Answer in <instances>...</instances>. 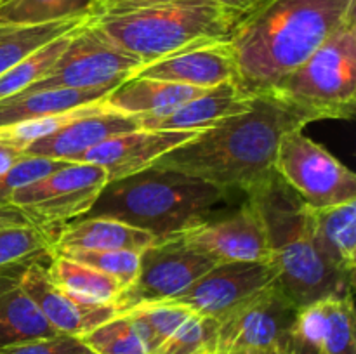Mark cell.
I'll use <instances>...</instances> for the list:
<instances>
[{
  "mask_svg": "<svg viewBox=\"0 0 356 354\" xmlns=\"http://www.w3.org/2000/svg\"><path fill=\"white\" fill-rule=\"evenodd\" d=\"M66 163L65 160L42 158V156H26L17 160L13 167L0 174V205H9L10 196L16 193L19 187L33 183L49 176L54 170L61 169Z\"/></svg>",
  "mask_w": 356,
  "mask_h": 354,
  "instance_id": "34",
  "label": "cell"
},
{
  "mask_svg": "<svg viewBox=\"0 0 356 354\" xmlns=\"http://www.w3.org/2000/svg\"><path fill=\"white\" fill-rule=\"evenodd\" d=\"M138 128H141L138 117L118 113L101 101L87 106L49 134L31 141L24 148V155L72 162L75 156L96 148L106 139Z\"/></svg>",
  "mask_w": 356,
  "mask_h": 354,
  "instance_id": "14",
  "label": "cell"
},
{
  "mask_svg": "<svg viewBox=\"0 0 356 354\" xmlns=\"http://www.w3.org/2000/svg\"><path fill=\"white\" fill-rule=\"evenodd\" d=\"M299 309L277 283L250 298L219 321L218 354L284 351Z\"/></svg>",
  "mask_w": 356,
  "mask_h": 354,
  "instance_id": "10",
  "label": "cell"
},
{
  "mask_svg": "<svg viewBox=\"0 0 356 354\" xmlns=\"http://www.w3.org/2000/svg\"><path fill=\"white\" fill-rule=\"evenodd\" d=\"M26 224H33V221L26 214H23L19 208L13 207V205H0V229Z\"/></svg>",
  "mask_w": 356,
  "mask_h": 354,
  "instance_id": "38",
  "label": "cell"
},
{
  "mask_svg": "<svg viewBox=\"0 0 356 354\" xmlns=\"http://www.w3.org/2000/svg\"><path fill=\"white\" fill-rule=\"evenodd\" d=\"M143 66L145 62L138 56L115 44L89 17L73 30L51 71L23 92L113 85L134 76Z\"/></svg>",
  "mask_w": 356,
  "mask_h": 354,
  "instance_id": "7",
  "label": "cell"
},
{
  "mask_svg": "<svg viewBox=\"0 0 356 354\" xmlns=\"http://www.w3.org/2000/svg\"><path fill=\"white\" fill-rule=\"evenodd\" d=\"M309 121L353 120L356 110V16L341 24L270 92Z\"/></svg>",
  "mask_w": 356,
  "mask_h": 354,
  "instance_id": "6",
  "label": "cell"
},
{
  "mask_svg": "<svg viewBox=\"0 0 356 354\" xmlns=\"http://www.w3.org/2000/svg\"><path fill=\"white\" fill-rule=\"evenodd\" d=\"M242 354H284V351H278V349H268V351H250V353H242Z\"/></svg>",
  "mask_w": 356,
  "mask_h": 354,
  "instance_id": "40",
  "label": "cell"
},
{
  "mask_svg": "<svg viewBox=\"0 0 356 354\" xmlns=\"http://www.w3.org/2000/svg\"><path fill=\"white\" fill-rule=\"evenodd\" d=\"M273 262L216 264L184 292L165 302H174L191 312L222 321L233 311L277 283Z\"/></svg>",
  "mask_w": 356,
  "mask_h": 354,
  "instance_id": "13",
  "label": "cell"
},
{
  "mask_svg": "<svg viewBox=\"0 0 356 354\" xmlns=\"http://www.w3.org/2000/svg\"><path fill=\"white\" fill-rule=\"evenodd\" d=\"M56 236L37 224L0 229V269L28 266L40 257H51Z\"/></svg>",
  "mask_w": 356,
  "mask_h": 354,
  "instance_id": "29",
  "label": "cell"
},
{
  "mask_svg": "<svg viewBox=\"0 0 356 354\" xmlns=\"http://www.w3.org/2000/svg\"><path fill=\"white\" fill-rule=\"evenodd\" d=\"M24 267L0 269V351L58 335L19 287Z\"/></svg>",
  "mask_w": 356,
  "mask_h": 354,
  "instance_id": "20",
  "label": "cell"
},
{
  "mask_svg": "<svg viewBox=\"0 0 356 354\" xmlns=\"http://www.w3.org/2000/svg\"><path fill=\"white\" fill-rule=\"evenodd\" d=\"M216 264L174 238L159 239L139 255V273L117 302L125 312L146 302H165L186 290Z\"/></svg>",
  "mask_w": 356,
  "mask_h": 354,
  "instance_id": "12",
  "label": "cell"
},
{
  "mask_svg": "<svg viewBox=\"0 0 356 354\" xmlns=\"http://www.w3.org/2000/svg\"><path fill=\"white\" fill-rule=\"evenodd\" d=\"M156 242L152 233L110 217H80L61 226L54 246L87 250H127L141 253Z\"/></svg>",
  "mask_w": 356,
  "mask_h": 354,
  "instance_id": "22",
  "label": "cell"
},
{
  "mask_svg": "<svg viewBox=\"0 0 356 354\" xmlns=\"http://www.w3.org/2000/svg\"><path fill=\"white\" fill-rule=\"evenodd\" d=\"M214 354H218V353H214Z\"/></svg>",
  "mask_w": 356,
  "mask_h": 354,
  "instance_id": "42",
  "label": "cell"
},
{
  "mask_svg": "<svg viewBox=\"0 0 356 354\" xmlns=\"http://www.w3.org/2000/svg\"><path fill=\"white\" fill-rule=\"evenodd\" d=\"M353 16L356 0H270L228 40L236 87L250 97L270 92Z\"/></svg>",
  "mask_w": 356,
  "mask_h": 354,
  "instance_id": "2",
  "label": "cell"
},
{
  "mask_svg": "<svg viewBox=\"0 0 356 354\" xmlns=\"http://www.w3.org/2000/svg\"><path fill=\"white\" fill-rule=\"evenodd\" d=\"M101 3H103V0H101Z\"/></svg>",
  "mask_w": 356,
  "mask_h": 354,
  "instance_id": "41",
  "label": "cell"
},
{
  "mask_svg": "<svg viewBox=\"0 0 356 354\" xmlns=\"http://www.w3.org/2000/svg\"><path fill=\"white\" fill-rule=\"evenodd\" d=\"M275 172L313 208L356 201V176L329 149L299 130L284 135Z\"/></svg>",
  "mask_w": 356,
  "mask_h": 354,
  "instance_id": "8",
  "label": "cell"
},
{
  "mask_svg": "<svg viewBox=\"0 0 356 354\" xmlns=\"http://www.w3.org/2000/svg\"><path fill=\"white\" fill-rule=\"evenodd\" d=\"M47 276L56 287L76 295L89 302L110 304L117 307L118 298L124 294L125 287L110 274H104L86 264L51 255V262L45 267Z\"/></svg>",
  "mask_w": 356,
  "mask_h": 354,
  "instance_id": "25",
  "label": "cell"
},
{
  "mask_svg": "<svg viewBox=\"0 0 356 354\" xmlns=\"http://www.w3.org/2000/svg\"><path fill=\"white\" fill-rule=\"evenodd\" d=\"M19 287L37 305L45 321L65 335L82 337L118 314L115 305L83 301L56 287L40 262H31L24 267L19 274Z\"/></svg>",
  "mask_w": 356,
  "mask_h": 354,
  "instance_id": "15",
  "label": "cell"
},
{
  "mask_svg": "<svg viewBox=\"0 0 356 354\" xmlns=\"http://www.w3.org/2000/svg\"><path fill=\"white\" fill-rule=\"evenodd\" d=\"M120 83L94 89H49L37 92H19L0 99V128L23 121L58 117L76 108L104 101V97Z\"/></svg>",
  "mask_w": 356,
  "mask_h": 354,
  "instance_id": "21",
  "label": "cell"
},
{
  "mask_svg": "<svg viewBox=\"0 0 356 354\" xmlns=\"http://www.w3.org/2000/svg\"><path fill=\"white\" fill-rule=\"evenodd\" d=\"M134 76L212 89L221 83L235 82L236 69L228 42H216L159 59L143 66Z\"/></svg>",
  "mask_w": 356,
  "mask_h": 354,
  "instance_id": "17",
  "label": "cell"
},
{
  "mask_svg": "<svg viewBox=\"0 0 356 354\" xmlns=\"http://www.w3.org/2000/svg\"><path fill=\"white\" fill-rule=\"evenodd\" d=\"M172 238L214 264L273 262L264 222L249 198L226 217L207 219Z\"/></svg>",
  "mask_w": 356,
  "mask_h": 354,
  "instance_id": "11",
  "label": "cell"
},
{
  "mask_svg": "<svg viewBox=\"0 0 356 354\" xmlns=\"http://www.w3.org/2000/svg\"><path fill=\"white\" fill-rule=\"evenodd\" d=\"M292 332L320 354H356L353 295L322 298L301 307Z\"/></svg>",
  "mask_w": 356,
  "mask_h": 354,
  "instance_id": "19",
  "label": "cell"
},
{
  "mask_svg": "<svg viewBox=\"0 0 356 354\" xmlns=\"http://www.w3.org/2000/svg\"><path fill=\"white\" fill-rule=\"evenodd\" d=\"M254 97L247 96L235 82H226L207 89L200 96L162 115L138 117L146 130H207L219 121L243 113L250 108Z\"/></svg>",
  "mask_w": 356,
  "mask_h": 354,
  "instance_id": "18",
  "label": "cell"
},
{
  "mask_svg": "<svg viewBox=\"0 0 356 354\" xmlns=\"http://www.w3.org/2000/svg\"><path fill=\"white\" fill-rule=\"evenodd\" d=\"M80 339L96 354H148L131 319L124 312H118Z\"/></svg>",
  "mask_w": 356,
  "mask_h": 354,
  "instance_id": "33",
  "label": "cell"
},
{
  "mask_svg": "<svg viewBox=\"0 0 356 354\" xmlns=\"http://www.w3.org/2000/svg\"><path fill=\"white\" fill-rule=\"evenodd\" d=\"M308 124L305 115L277 96L259 94L249 110L198 132L152 167L197 177L229 193H247L275 170L282 137Z\"/></svg>",
  "mask_w": 356,
  "mask_h": 354,
  "instance_id": "1",
  "label": "cell"
},
{
  "mask_svg": "<svg viewBox=\"0 0 356 354\" xmlns=\"http://www.w3.org/2000/svg\"><path fill=\"white\" fill-rule=\"evenodd\" d=\"M108 184L104 169L92 163L68 162L42 179L19 187L9 205L19 208L45 229L65 226L80 219L92 208Z\"/></svg>",
  "mask_w": 356,
  "mask_h": 354,
  "instance_id": "9",
  "label": "cell"
},
{
  "mask_svg": "<svg viewBox=\"0 0 356 354\" xmlns=\"http://www.w3.org/2000/svg\"><path fill=\"white\" fill-rule=\"evenodd\" d=\"M101 0H0V26H37L89 17Z\"/></svg>",
  "mask_w": 356,
  "mask_h": 354,
  "instance_id": "26",
  "label": "cell"
},
{
  "mask_svg": "<svg viewBox=\"0 0 356 354\" xmlns=\"http://www.w3.org/2000/svg\"><path fill=\"white\" fill-rule=\"evenodd\" d=\"M90 19L146 66L188 49L228 42L245 17L209 0H169L103 9Z\"/></svg>",
  "mask_w": 356,
  "mask_h": 354,
  "instance_id": "5",
  "label": "cell"
},
{
  "mask_svg": "<svg viewBox=\"0 0 356 354\" xmlns=\"http://www.w3.org/2000/svg\"><path fill=\"white\" fill-rule=\"evenodd\" d=\"M51 255L65 257V259L94 267L101 273L110 274L115 280L120 281L125 288H129L138 278L141 253L127 252V250H87L52 246Z\"/></svg>",
  "mask_w": 356,
  "mask_h": 354,
  "instance_id": "31",
  "label": "cell"
},
{
  "mask_svg": "<svg viewBox=\"0 0 356 354\" xmlns=\"http://www.w3.org/2000/svg\"><path fill=\"white\" fill-rule=\"evenodd\" d=\"M312 231L323 259L337 271L355 278L356 201L325 208L312 207Z\"/></svg>",
  "mask_w": 356,
  "mask_h": 354,
  "instance_id": "24",
  "label": "cell"
},
{
  "mask_svg": "<svg viewBox=\"0 0 356 354\" xmlns=\"http://www.w3.org/2000/svg\"><path fill=\"white\" fill-rule=\"evenodd\" d=\"M228 194L229 191L197 177L149 167L134 176L110 180L86 215L117 219L152 233L159 242L211 219Z\"/></svg>",
  "mask_w": 356,
  "mask_h": 354,
  "instance_id": "4",
  "label": "cell"
},
{
  "mask_svg": "<svg viewBox=\"0 0 356 354\" xmlns=\"http://www.w3.org/2000/svg\"><path fill=\"white\" fill-rule=\"evenodd\" d=\"M284 354H320V353L315 346H312V344L308 342V340H305L302 337L296 335V333L292 332L291 339H289L287 346H285L284 349Z\"/></svg>",
  "mask_w": 356,
  "mask_h": 354,
  "instance_id": "39",
  "label": "cell"
},
{
  "mask_svg": "<svg viewBox=\"0 0 356 354\" xmlns=\"http://www.w3.org/2000/svg\"><path fill=\"white\" fill-rule=\"evenodd\" d=\"M89 17H75L37 26H0V75L44 44L75 30Z\"/></svg>",
  "mask_w": 356,
  "mask_h": 354,
  "instance_id": "27",
  "label": "cell"
},
{
  "mask_svg": "<svg viewBox=\"0 0 356 354\" xmlns=\"http://www.w3.org/2000/svg\"><path fill=\"white\" fill-rule=\"evenodd\" d=\"M72 33L73 30L54 38V40L47 42L42 47H38L37 51L28 54L26 58L21 59L19 62H16L6 73H2L0 75V99L16 96V94L23 92L24 89L33 85L35 82L44 78L66 49Z\"/></svg>",
  "mask_w": 356,
  "mask_h": 354,
  "instance_id": "30",
  "label": "cell"
},
{
  "mask_svg": "<svg viewBox=\"0 0 356 354\" xmlns=\"http://www.w3.org/2000/svg\"><path fill=\"white\" fill-rule=\"evenodd\" d=\"M205 90L207 89H197L163 80L131 76L104 97V104L118 113L131 117L162 115L200 96Z\"/></svg>",
  "mask_w": 356,
  "mask_h": 354,
  "instance_id": "23",
  "label": "cell"
},
{
  "mask_svg": "<svg viewBox=\"0 0 356 354\" xmlns=\"http://www.w3.org/2000/svg\"><path fill=\"white\" fill-rule=\"evenodd\" d=\"M159 2H169V0H103L99 10L103 9H118V7H134V6H148V3H159ZM218 6L226 7V9L233 10V12L240 14L242 17L252 16L256 10L266 6L270 0H209ZM97 10V12H99Z\"/></svg>",
  "mask_w": 356,
  "mask_h": 354,
  "instance_id": "36",
  "label": "cell"
},
{
  "mask_svg": "<svg viewBox=\"0 0 356 354\" xmlns=\"http://www.w3.org/2000/svg\"><path fill=\"white\" fill-rule=\"evenodd\" d=\"M23 156L24 149L21 146H17L16 142L9 141L3 135H0V174L6 172L9 167H13Z\"/></svg>",
  "mask_w": 356,
  "mask_h": 354,
  "instance_id": "37",
  "label": "cell"
},
{
  "mask_svg": "<svg viewBox=\"0 0 356 354\" xmlns=\"http://www.w3.org/2000/svg\"><path fill=\"white\" fill-rule=\"evenodd\" d=\"M0 354H96L80 337L58 333L0 351Z\"/></svg>",
  "mask_w": 356,
  "mask_h": 354,
  "instance_id": "35",
  "label": "cell"
},
{
  "mask_svg": "<svg viewBox=\"0 0 356 354\" xmlns=\"http://www.w3.org/2000/svg\"><path fill=\"white\" fill-rule=\"evenodd\" d=\"M202 132V130H200ZM198 130H138L106 139L96 148L75 156L72 163H92L104 169L110 180L134 176L149 169L165 153L193 139Z\"/></svg>",
  "mask_w": 356,
  "mask_h": 354,
  "instance_id": "16",
  "label": "cell"
},
{
  "mask_svg": "<svg viewBox=\"0 0 356 354\" xmlns=\"http://www.w3.org/2000/svg\"><path fill=\"white\" fill-rule=\"evenodd\" d=\"M245 198L256 205L266 228L278 273L277 285L296 307L353 295L355 278L330 266L316 248L312 207L275 170L247 191Z\"/></svg>",
  "mask_w": 356,
  "mask_h": 354,
  "instance_id": "3",
  "label": "cell"
},
{
  "mask_svg": "<svg viewBox=\"0 0 356 354\" xmlns=\"http://www.w3.org/2000/svg\"><path fill=\"white\" fill-rule=\"evenodd\" d=\"M219 321L191 314L162 346L152 354H214L218 353Z\"/></svg>",
  "mask_w": 356,
  "mask_h": 354,
  "instance_id": "32",
  "label": "cell"
},
{
  "mask_svg": "<svg viewBox=\"0 0 356 354\" xmlns=\"http://www.w3.org/2000/svg\"><path fill=\"white\" fill-rule=\"evenodd\" d=\"M131 319L148 354L159 349L193 312L174 302H146L124 312Z\"/></svg>",
  "mask_w": 356,
  "mask_h": 354,
  "instance_id": "28",
  "label": "cell"
}]
</instances>
